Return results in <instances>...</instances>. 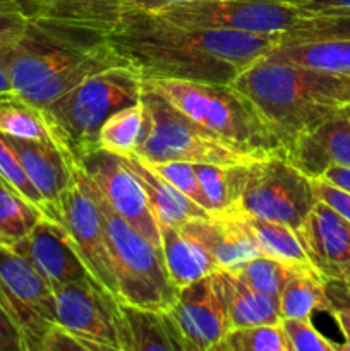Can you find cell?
I'll list each match as a JSON object with an SVG mask.
<instances>
[{
    "instance_id": "17",
    "label": "cell",
    "mask_w": 350,
    "mask_h": 351,
    "mask_svg": "<svg viewBox=\"0 0 350 351\" xmlns=\"http://www.w3.org/2000/svg\"><path fill=\"white\" fill-rule=\"evenodd\" d=\"M16 250L33 264L51 288L93 278L64 226L50 218H41Z\"/></svg>"
},
{
    "instance_id": "12",
    "label": "cell",
    "mask_w": 350,
    "mask_h": 351,
    "mask_svg": "<svg viewBox=\"0 0 350 351\" xmlns=\"http://www.w3.org/2000/svg\"><path fill=\"white\" fill-rule=\"evenodd\" d=\"M0 288L14 312L27 351H40L45 335L57 324L54 288L16 249L0 245Z\"/></svg>"
},
{
    "instance_id": "1",
    "label": "cell",
    "mask_w": 350,
    "mask_h": 351,
    "mask_svg": "<svg viewBox=\"0 0 350 351\" xmlns=\"http://www.w3.org/2000/svg\"><path fill=\"white\" fill-rule=\"evenodd\" d=\"M113 50L148 79L232 84L237 75L280 43L275 34L182 26L126 5L108 29Z\"/></svg>"
},
{
    "instance_id": "29",
    "label": "cell",
    "mask_w": 350,
    "mask_h": 351,
    "mask_svg": "<svg viewBox=\"0 0 350 351\" xmlns=\"http://www.w3.org/2000/svg\"><path fill=\"white\" fill-rule=\"evenodd\" d=\"M0 132L21 139H48L47 120L41 108L16 93L0 95Z\"/></svg>"
},
{
    "instance_id": "18",
    "label": "cell",
    "mask_w": 350,
    "mask_h": 351,
    "mask_svg": "<svg viewBox=\"0 0 350 351\" xmlns=\"http://www.w3.org/2000/svg\"><path fill=\"white\" fill-rule=\"evenodd\" d=\"M350 112L336 113L319 125L299 134L285 149V158L311 180L331 167L350 168Z\"/></svg>"
},
{
    "instance_id": "9",
    "label": "cell",
    "mask_w": 350,
    "mask_h": 351,
    "mask_svg": "<svg viewBox=\"0 0 350 351\" xmlns=\"http://www.w3.org/2000/svg\"><path fill=\"white\" fill-rule=\"evenodd\" d=\"M57 322L96 351H129L122 302L95 278L54 288Z\"/></svg>"
},
{
    "instance_id": "13",
    "label": "cell",
    "mask_w": 350,
    "mask_h": 351,
    "mask_svg": "<svg viewBox=\"0 0 350 351\" xmlns=\"http://www.w3.org/2000/svg\"><path fill=\"white\" fill-rule=\"evenodd\" d=\"M78 167L95 182L113 211L161 250L160 225L151 213L139 180L126 167L120 154L100 147L82 158Z\"/></svg>"
},
{
    "instance_id": "43",
    "label": "cell",
    "mask_w": 350,
    "mask_h": 351,
    "mask_svg": "<svg viewBox=\"0 0 350 351\" xmlns=\"http://www.w3.org/2000/svg\"><path fill=\"white\" fill-rule=\"evenodd\" d=\"M285 2L302 14L350 9V0H285Z\"/></svg>"
},
{
    "instance_id": "24",
    "label": "cell",
    "mask_w": 350,
    "mask_h": 351,
    "mask_svg": "<svg viewBox=\"0 0 350 351\" xmlns=\"http://www.w3.org/2000/svg\"><path fill=\"white\" fill-rule=\"evenodd\" d=\"M263 58L350 75V40H321L277 45Z\"/></svg>"
},
{
    "instance_id": "30",
    "label": "cell",
    "mask_w": 350,
    "mask_h": 351,
    "mask_svg": "<svg viewBox=\"0 0 350 351\" xmlns=\"http://www.w3.org/2000/svg\"><path fill=\"white\" fill-rule=\"evenodd\" d=\"M144 132V105L137 101L112 113L102 125L98 144L115 154H132Z\"/></svg>"
},
{
    "instance_id": "5",
    "label": "cell",
    "mask_w": 350,
    "mask_h": 351,
    "mask_svg": "<svg viewBox=\"0 0 350 351\" xmlns=\"http://www.w3.org/2000/svg\"><path fill=\"white\" fill-rule=\"evenodd\" d=\"M143 95V77L129 65H115L69 89L41 108L50 137L78 165L100 149L102 125L112 113L134 105Z\"/></svg>"
},
{
    "instance_id": "40",
    "label": "cell",
    "mask_w": 350,
    "mask_h": 351,
    "mask_svg": "<svg viewBox=\"0 0 350 351\" xmlns=\"http://www.w3.org/2000/svg\"><path fill=\"white\" fill-rule=\"evenodd\" d=\"M40 351H96L93 345L79 338L72 331L65 329L64 326L57 324L51 326L45 335L43 341L40 345Z\"/></svg>"
},
{
    "instance_id": "8",
    "label": "cell",
    "mask_w": 350,
    "mask_h": 351,
    "mask_svg": "<svg viewBox=\"0 0 350 351\" xmlns=\"http://www.w3.org/2000/svg\"><path fill=\"white\" fill-rule=\"evenodd\" d=\"M141 101L144 105V132L132 154L146 163L187 161L233 167L257 158L213 136L158 93L143 88Z\"/></svg>"
},
{
    "instance_id": "33",
    "label": "cell",
    "mask_w": 350,
    "mask_h": 351,
    "mask_svg": "<svg viewBox=\"0 0 350 351\" xmlns=\"http://www.w3.org/2000/svg\"><path fill=\"white\" fill-rule=\"evenodd\" d=\"M299 266H302V264H299ZM295 267L297 266L280 263V261H275L271 257L256 256L230 271H233L240 280L246 281L254 290L273 295V297H280L285 283L294 273Z\"/></svg>"
},
{
    "instance_id": "31",
    "label": "cell",
    "mask_w": 350,
    "mask_h": 351,
    "mask_svg": "<svg viewBox=\"0 0 350 351\" xmlns=\"http://www.w3.org/2000/svg\"><path fill=\"white\" fill-rule=\"evenodd\" d=\"M47 16L110 29L119 21L127 0H45Z\"/></svg>"
},
{
    "instance_id": "27",
    "label": "cell",
    "mask_w": 350,
    "mask_h": 351,
    "mask_svg": "<svg viewBox=\"0 0 350 351\" xmlns=\"http://www.w3.org/2000/svg\"><path fill=\"white\" fill-rule=\"evenodd\" d=\"M321 40H350V9L301 14L294 26L281 34L278 45Z\"/></svg>"
},
{
    "instance_id": "44",
    "label": "cell",
    "mask_w": 350,
    "mask_h": 351,
    "mask_svg": "<svg viewBox=\"0 0 350 351\" xmlns=\"http://www.w3.org/2000/svg\"><path fill=\"white\" fill-rule=\"evenodd\" d=\"M0 7L17 10L27 19L38 16H47V2L45 0H0Z\"/></svg>"
},
{
    "instance_id": "34",
    "label": "cell",
    "mask_w": 350,
    "mask_h": 351,
    "mask_svg": "<svg viewBox=\"0 0 350 351\" xmlns=\"http://www.w3.org/2000/svg\"><path fill=\"white\" fill-rule=\"evenodd\" d=\"M0 178H2L3 184H7L12 191H16L21 197L26 199L30 204H33L45 218H48V209L43 197L36 191V187L31 184L23 165H21L19 156L14 151V147L10 146L5 134L2 132H0Z\"/></svg>"
},
{
    "instance_id": "48",
    "label": "cell",
    "mask_w": 350,
    "mask_h": 351,
    "mask_svg": "<svg viewBox=\"0 0 350 351\" xmlns=\"http://www.w3.org/2000/svg\"><path fill=\"white\" fill-rule=\"evenodd\" d=\"M0 182H2V178H0Z\"/></svg>"
},
{
    "instance_id": "20",
    "label": "cell",
    "mask_w": 350,
    "mask_h": 351,
    "mask_svg": "<svg viewBox=\"0 0 350 351\" xmlns=\"http://www.w3.org/2000/svg\"><path fill=\"white\" fill-rule=\"evenodd\" d=\"M120 158L126 163V167L132 171L134 177L139 180L158 225L180 226L182 223L189 221V219L209 216V211H206L205 208L196 204L192 199L182 194L178 189L168 184L165 178H161L156 171L151 170L136 154H120Z\"/></svg>"
},
{
    "instance_id": "28",
    "label": "cell",
    "mask_w": 350,
    "mask_h": 351,
    "mask_svg": "<svg viewBox=\"0 0 350 351\" xmlns=\"http://www.w3.org/2000/svg\"><path fill=\"white\" fill-rule=\"evenodd\" d=\"M45 218L33 204L0 182V245L16 249Z\"/></svg>"
},
{
    "instance_id": "10",
    "label": "cell",
    "mask_w": 350,
    "mask_h": 351,
    "mask_svg": "<svg viewBox=\"0 0 350 351\" xmlns=\"http://www.w3.org/2000/svg\"><path fill=\"white\" fill-rule=\"evenodd\" d=\"M154 14L182 26L281 36L302 12L285 0H189L170 3Z\"/></svg>"
},
{
    "instance_id": "26",
    "label": "cell",
    "mask_w": 350,
    "mask_h": 351,
    "mask_svg": "<svg viewBox=\"0 0 350 351\" xmlns=\"http://www.w3.org/2000/svg\"><path fill=\"white\" fill-rule=\"evenodd\" d=\"M242 216L246 219V225L253 235L254 242L259 247L261 256L271 257V259L292 264V266L309 264L307 256H305L294 228H290L285 223L271 221V219L259 218V216L244 211Z\"/></svg>"
},
{
    "instance_id": "37",
    "label": "cell",
    "mask_w": 350,
    "mask_h": 351,
    "mask_svg": "<svg viewBox=\"0 0 350 351\" xmlns=\"http://www.w3.org/2000/svg\"><path fill=\"white\" fill-rule=\"evenodd\" d=\"M325 312L336 322L345 341L340 351H350V281L326 280Z\"/></svg>"
},
{
    "instance_id": "7",
    "label": "cell",
    "mask_w": 350,
    "mask_h": 351,
    "mask_svg": "<svg viewBox=\"0 0 350 351\" xmlns=\"http://www.w3.org/2000/svg\"><path fill=\"white\" fill-rule=\"evenodd\" d=\"M84 178L105 219L119 300L134 307L167 311L175 302L177 288L168 276L161 250L113 211L86 173Z\"/></svg>"
},
{
    "instance_id": "14",
    "label": "cell",
    "mask_w": 350,
    "mask_h": 351,
    "mask_svg": "<svg viewBox=\"0 0 350 351\" xmlns=\"http://www.w3.org/2000/svg\"><path fill=\"white\" fill-rule=\"evenodd\" d=\"M167 312L182 351H215L230 329L222 291L213 274L177 290Z\"/></svg>"
},
{
    "instance_id": "16",
    "label": "cell",
    "mask_w": 350,
    "mask_h": 351,
    "mask_svg": "<svg viewBox=\"0 0 350 351\" xmlns=\"http://www.w3.org/2000/svg\"><path fill=\"white\" fill-rule=\"evenodd\" d=\"M178 228L211 256L218 271L233 269L246 261L261 256L242 211L232 206L211 211L206 218L189 219Z\"/></svg>"
},
{
    "instance_id": "22",
    "label": "cell",
    "mask_w": 350,
    "mask_h": 351,
    "mask_svg": "<svg viewBox=\"0 0 350 351\" xmlns=\"http://www.w3.org/2000/svg\"><path fill=\"white\" fill-rule=\"evenodd\" d=\"M160 239L165 267L177 290L218 271L211 256L178 226L160 225Z\"/></svg>"
},
{
    "instance_id": "41",
    "label": "cell",
    "mask_w": 350,
    "mask_h": 351,
    "mask_svg": "<svg viewBox=\"0 0 350 351\" xmlns=\"http://www.w3.org/2000/svg\"><path fill=\"white\" fill-rule=\"evenodd\" d=\"M312 185H314L316 197L326 202L329 208L335 209L340 216H343L350 223V192L325 180V178H316L312 180Z\"/></svg>"
},
{
    "instance_id": "19",
    "label": "cell",
    "mask_w": 350,
    "mask_h": 351,
    "mask_svg": "<svg viewBox=\"0 0 350 351\" xmlns=\"http://www.w3.org/2000/svg\"><path fill=\"white\" fill-rule=\"evenodd\" d=\"M7 139L19 156L27 178L43 197L48 218L58 221V204L74 177L72 160L51 137L21 139L7 136Z\"/></svg>"
},
{
    "instance_id": "25",
    "label": "cell",
    "mask_w": 350,
    "mask_h": 351,
    "mask_svg": "<svg viewBox=\"0 0 350 351\" xmlns=\"http://www.w3.org/2000/svg\"><path fill=\"white\" fill-rule=\"evenodd\" d=\"M325 285L326 280L311 264L295 267L278 297L281 319L312 317L314 312H325Z\"/></svg>"
},
{
    "instance_id": "38",
    "label": "cell",
    "mask_w": 350,
    "mask_h": 351,
    "mask_svg": "<svg viewBox=\"0 0 350 351\" xmlns=\"http://www.w3.org/2000/svg\"><path fill=\"white\" fill-rule=\"evenodd\" d=\"M198 175L199 187L206 199L209 213L226 208L229 201V180H226V168L209 163H194Z\"/></svg>"
},
{
    "instance_id": "15",
    "label": "cell",
    "mask_w": 350,
    "mask_h": 351,
    "mask_svg": "<svg viewBox=\"0 0 350 351\" xmlns=\"http://www.w3.org/2000/svg\"><path fill=\"white\" fill-rule=\"evenodd\" d=\"M295 233L325 280L350 281V223L343 216L318 199Z\"/></svg>"
},
{
    "instance_id": "3",
    "label": "cell",
    "mask_w": 350,
    "mask_h": 351,
    "mask_svg": "<svg viewBox=\"0 0 350 351\" xmlns=\"http://www.w3.org/2000/svg\"><path fill=\"white\" fill-rule=\"evenodd\" d=\"M259 110L287 149L299 134L350 112V75L266 58L232 82Z\"/></svg>"
},
{
    "instance_id": "47",
    "label": "cell",
    "mask_w": 350,
    "mask_h": 351,
    "mask_svg": "<svg viewBox=\"0 0 350 351\" xmlns=\"http://www.w3.org/2000/svg\"><path fill=\"white\" fill-rule=\"evenodd\" d=\"M7 50H0V95H7V93H14L12 89V79H10L9 67H7Z\"/></svg>"
},
{
    "instance_id": "35",
    "label": "cell",
    "mask_w": 350,
    "mask_h": 351,
    "mask_svg": "<svg viewBox=\"0 0 350 351\" xmlns=\"http://www.w3.org/2000/svg\"><path fill=\"white\" fill-rule=\"evenodd\" d=\"M281 328L290 343V351H340V343L323 336L311 317L281 319Z\"/></svg>"
},
{
    "instance_id": "11",
    "label": "cell",
    "mask_w": 350,
    "mask_h": 351,
    "mask_svg": "<svg viewBox=\"0 0 350 351\" xmlns=\"http://www.w3.org/2000/svg\"><path fill=\"white\" fill-rule=\"evenodd\" d=\"M58 223L65 228L89 274L119 298L105 219L78 165H74V177L58 204Z\"/></svg>"
},
{
    "instance_id": "2",
    "label": "cell",
    "mask_w": 350,
    "mask_h": 351,
    "mask_svg": "<svg viewBox=\"0 0 350 351\" xmlns=\"http://www.w3.org/2000/svg\"><path fill=\"white\" fill-rule=\"evenodd\" d=\"M5 58L14 93L38 108L89 75L127 65L110 45L108 29L50 16L27 19Z\"/></svg>"
},
{
    "instance_id": "46",
    "label": "cell",
    "mask_w": 350,
    "mask_h": 351,
    "mask_svg": "<svg viewBox=\"0 0 350 351\" xmlns=\"http://www.w3.org/2000/svg\"><path fill=\"white\" fill-rule=\"evenodd\" d=\"M177 2H189V0H127V5L137 7V9L143 10H154L163 9V7L170 5V3H177Z\"/></svg>"
},
{
    "instance_id": "45",
    "label": "cell",
    "mask_w": 350,
    "mask_h": 351,
    "mask_svg": "<svg viewBox=\"0 0 350 351\" xmlns=\"http://www.w3.org/2000/svg\"><path fill=\"white\" fill-rule=\"evenodd\" d=\"M321 178H325V180L331 182V184L338 185V187L350 192V168L331 167L325 171V175Z\"/></svg>"
},
{
    "instance_id": "4",
    "label": "cell",
    "mask_w": 350,
    "mask_h": 351,
    "mask_svg": "<svg viewBox=\"0 0 350 351\" xmlns=\"http://www.w3.org/2000/svg\"><path fill=\"white\" fill-rule=\"evenodd\" d=\"M143 88L163 96L189 119L242 153L285 156L283 144L270 123L233 84L148 79Z\"/></svg>"
},
{
    "instance_id": "39",
    "label": "cell",
    "mask_w": 350,
    "mask_h": 351,
    "mask_svg": "<svg viewBox=\"0 0 350 351\" xmlns=\"http://www.w3.org/2000/svg\"><path fill=\"white\" fill-rule=\"evenodd\" d=\"M0 351H27L14 312L0 288Z\"/></svg>"
},
{
    "instance_id": "32",
    "label": "cell",
    "mask_w": 350,
    "mask_h": 351,
    "mask_svg": "<svg viewBox=\"0 0 350 351\" xmlns=\"http://www.w3.org/2000/svg\"><path fill=\"white\" fill-rule=\"evenodd\" d=\"M215 351H290V343L280 321L229 329Z\"/></svg>"
},
{
    "instance_id": "42",
    "label": "cell",
    "mask_w": 350,
    "mask_h": 351,
    "mask_svg": "<svg viewBox=\"0 0 350 351\" xmlns=\"http://www.w3.org/2000/svg\"><path fill=\"white\" fill-rule=\"evenodd\" d=\"M27 23V17L17 10L0 7V50L12 47L21 36Z\"/></svg>"
},
{
    "instance_id": "6",
    "label": "cell",
    "mask_w": 350,
    "mask_h": 351,
    "mask_svg": "<svg viewBox=\"0 0 350 351\" xmlns=\"http://www.w3.org/2000/svg\"><path fill=\"white\" fill-rule=\"evenodd\" d=\"M232 208L297 230L316 204L314 185L281 154L257 156L226 168Z\"/></svg>"
},
{
    "instance_id": "21",
    "label": "cell",
    "mask_w": 350,
    "mask_h": 351,
    "mask_svg": "<svg viewBox=\"0 0 350 351\" xmlns=\"http://www.w3.org/2000/svg\"><path fill=\"white\" fill-rule=\"evenodd\" d=\"M213 276L222 291L230 329L281 321L278 297L254 290L230 269H220Z\"/></svg>"
},
{
    "instance_id": "23",
    "label": "cell",
    "mask_w": 350,
    "mask_h": 351,
    "mask_svg": "<svg viewBox=\"0 0 350 351\" xmlns=\"http://www.w3.org/2000/svg\"><path fill=\"white\" fill-rule=\"evenodd\" d=\"M122 312L129 336V351H182L174 322L167 311L134 307L122 302Z\"/></svg>"
},
{
    "instance_id": "49",
    "label": "cell",
    "mask_w": 350,
    "mask_h": 351,
    "mask_svg": "<svg viewBox=\"0 0 350 351\" xmlns=\"http://www.w3.org/2000/svg\"><path fill=\"white\" fill-rule=\"evenodd\" d=\"M349 119H350V117H349Z\"/></svg>"
},
{
    "instance_id": "36",
    "label": "cell",
    "mask_w": 350,
    "mask_h": 351,
    "mask_svg": "<svg viewBox=\"0 0 350 351\" xmlns=\"http://www.w3.org/2000/svg\"><path fill=\"white\" fill-rule=\"evenodd\" d=\"M146 163V161H144ZM153 171H156L161 178L174 185L175 189L187 195L189 199L209 211L206 199L202 195L201 187H199L198 175H196L194 163H187V161H161V163H146Z\"/></svg>"
}]
</instances>
